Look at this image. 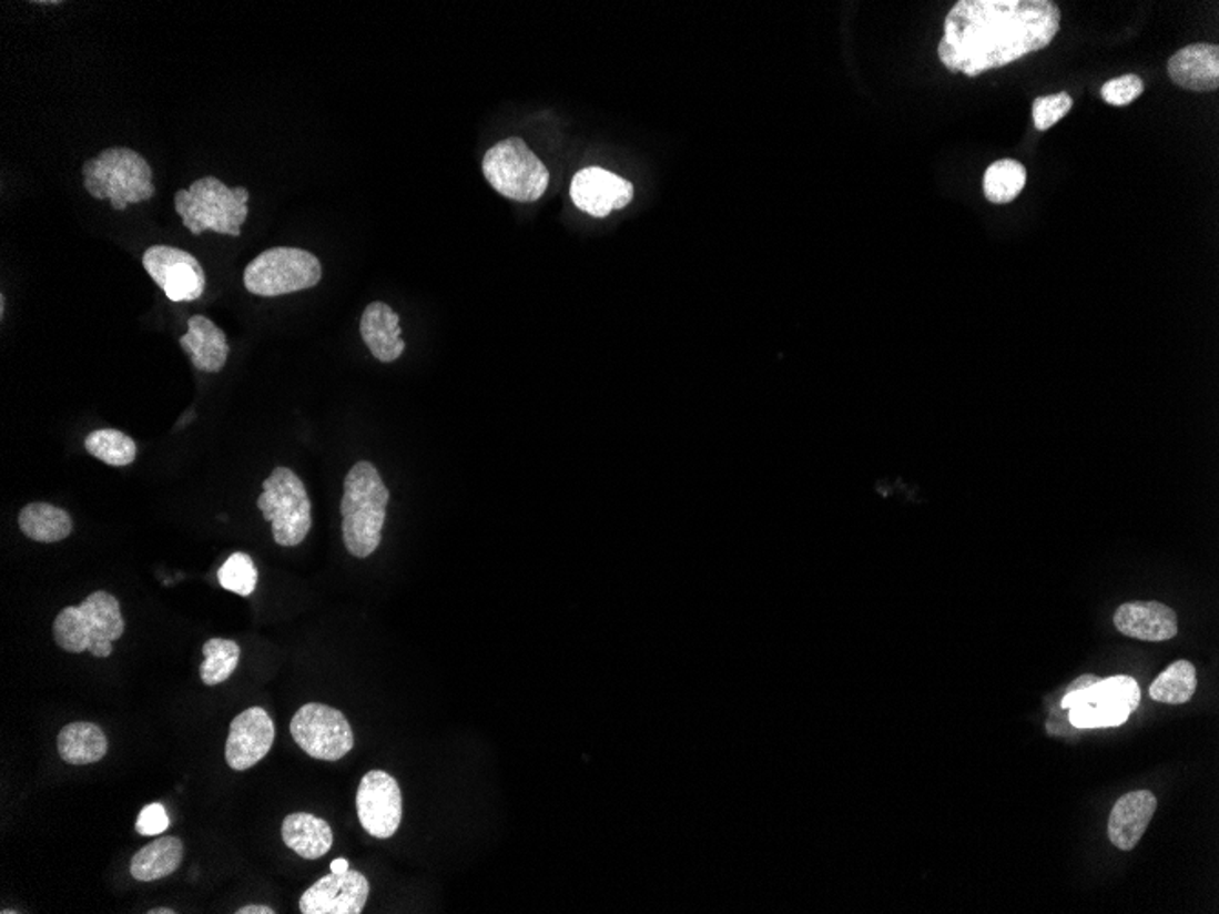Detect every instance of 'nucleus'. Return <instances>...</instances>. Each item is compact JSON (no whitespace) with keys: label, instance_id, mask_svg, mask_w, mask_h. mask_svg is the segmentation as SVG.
Instances as JSON below:
<instances>
[{"label":"nucleus","instance_id":"1","mask_svg":"<svg viewBox=\"0 0 1219 914\" xmlns=\"http://www.w3.org/2000/svg\"><path fill=\"white\" fill-rule=\"evenodd\" d=\"M1059 28L1052 0H961L944 21L938 57L949 72L977 78L1039 52Z\"/></svg>","mask_w":1219,"mask_h":914},{"label":"nucleus","instance_id":"2","mask_svg":"<svg viewBox=\"0 0 1219 914\" xmlns=\"http://www.w3.org/2000/svg\"><path fill=\"white\" fill-rule=\"evenodd\" d=\"M392 495L375 464L360 460L345 475L342 537L353 557L367 559L378 550Z\"/></svg>","mask_w":1219,"mask_h":914},{"label":"nucleus","instance_id":"3","mask_svg":"<svg viewBox=\"0 0 1219 914\" xmlns=\"http://www.w3.org/2000/svg\"><path fill=\"white\" fill-rule=\"evenodd\" d=\"M121 605L109 591L90 593L79 607L61 610L53 621V639L68 653L90 652L93 658H110L114 642L123 638Z\"/></svg>","mask_w":1219,"mask_h":914},{"label":"nucleus","instance_id":"4","mask_svg":"<svg viewBox=\"0 0 1219 914\" xmlns=\"http://www.w3.org/2000/svg\"><path fill=\"white\" fill-rule=\"evenodd\" d=\"M256 504L263 519L273 525L276 545L294 548L307 539L313 528V504L305 484L293 469H274L263 480V494Z\"/></svg>","mask_w":1219,"mask_h":914},{"label":"nucleus","instance_id":"5","mask_svg":"<svg viewBox=\"0 0 1219 914\" xmlns=\"http://www.w3.org/2000/svg\"><path fill=\"white\" fill-rule=\"evenodd\" d=\"M484 177L508 200L534 203L550 185V172L520 138L502 139L486 152Z\"/></svg>","mask_w":1219,"mask_h":914},{"label":"nucleus","instance_id":"6","mask_svg":"<svg viewBox=\"0 0 1219 914\" xmlns=\"http://www.w3.org/2000/svg\"><path fill=\"white\" fill-rule=\"evenodd\" d=\"M322 263L304 248L274 247L254 257L243 273L248 293L262 298H278L299 293L322 282Z\"/></svg>","mask_w":1219,"mask_h":914},{"label":"nucleus","instance_id":"7","mask_svg":"<svg viewBox=\"0 0 1219 914\" xmlns=\"http://www.w3.org/2000/svg\"><path fill=\"white\" fill-rule=\"evenodd\" d=\"M1139 684L1128 676L1099 679L1097 683L1066 692L1060 707L1070 710V723L1077 729H1103L1127 723L1139 707Z\"/></svg>","mask_w":1219,"mask_h":914},{"label":"nucleus","instance_id":"8","mask_svg":"<svg viewBox=\"0 0 1219 914\" xmlns=\"http://www.w3.org/2000/svg\"><path fill=\"white\" fill-rule=\"evenodd\" d=\"M291 735L305 754L319 761H341L355 747V734L341 710L307 703L294 714Z\"/></svg>","mask_w":1219,"mask_h":914},{"label":"nucleus","instance_id":"9","mask_svg":"<svg viewBox=\"0 0 1219 914\" xmlns=\"http://www.w3.org/2000/svg\"><path fill=\"white\" fill-rule=\"evenodd\" d=\"M143 267L171 302H194L205 293V271L189 252L154 245L144 252Z\"/></svg>","mask_w":1219,"mask_h":914},{"label":"nucleus","instance_id":"10","mask_svg":"<svg viewBox=\"0 0 1219 914\" xmlns=\"http://www.w3.org/2000/svg\"><path fill=\"white\" fill-rule=\"evenodd\" d=\"M356 812L369 836L387 840L402 823V791L398 781L384 771H370L362 778L356 792Z\"/></svg>","mask_w":1219,"mask_h":914},{"label":"nucleus","instance_id":"11","mask_svg":"<svg viewBox=\"0 0 1219 914\" xmlns=\"http://www.w3.org/2000/svg\"><path fill=\"white\" fill-rule=\"evenodd\" d=\"M369 882L364 874L349 869L347 873H331L311 885L299 898L302 914H360L369 898Z\"/></svg>","mask_w":1219,"mask_h":914},{"label":"nucleus","instance_id":"12","mask_svg":"<svg viewBox=\"0 0 1219 914\" xmlns=\"http://www.w3.org/2000/svg\"><path fill=\"white\" fill-rule=\"evenodd\" d=\"M276 740L274 721L267 710L253 707L236 715L228 729L225 760L232 771L253 769L273 749Z\"/></svg>","mask_w":1219,"mask_h":914},{"label":"nucleus","instance_id":"13","mask_svg":"<svg viewBox=\"0 0 1219 914\" xmlns=\"http://www.w3.org/2000/svg\"><path fill=\"white\" fill-rule=\"evenodd\" d=\"M570 195L579 211L593 217H607L610 212L630 205L633 185L610 170L588 166L573 175Z\"/></svg>","mask_w":1219,"mask_h":914},{"label":"nucleus","instance_id":"14","mask_svg":"<svg viewBox=\"0 0 1219 914\" xmlns=\"http://www.w3.org/2000/svg\"><path fill=\"white\" fill-rule=\"evenodd\" d=\"M1117 632L1139 641L1161 642L1176 638L1178 616L1161 602H1127L1114 616Z\"/></svg>","mask_w":1219,"mask_h":914},{"label":"nucleus","instance_id":"15","mask_svg":"<svg viewBox=\"0 0 1219 914\" xmlns=\"http://www.w3.org/2000/svg\"><path fill=\"white\" fill-rule=\"evenodd\" d=\"M1158 809V800L1150 791H1137L1125 794L1111 809L1108 820V837L1117 849L1125 853L1134 851L1141 842Z\"/></svg>","mask_w":1219,"mask_h":914},{"label":"nucleus","instance_id":"16","mask_svg":"<svg viewBox=\"0 0 1219 914\" xmlns=\"http://www.w3.org/2000/svg\"><path fill=\"white\" fill-rule=\"evenodd\" d=\"M1167 70L1172 83L1185 90L1215 92L1219 87V48L1190 44L1170 57Z\"/></svg>","mask_w":1219,"mask_h":914},{"label":"nucleus","instance_id":"17","mask_svg":"<svg viewBox=\"0 0 1219 914\" xmlns=\"http://www.w3.org/2000/svg\"><path fill=\"white\" fill-rule=\"evenodd\" d=\"M360 334L370 355L384 364L397 362L406 351V339L402 338L400 318L387 304L373 302L362 314Z\"/></svg>","mask_w":1219,"mask_h":914},{"label":"nucleus","instance_id":"18","mask_svg":"<svg viewBox=\"0 0 1219 914\" xmlns=\"http://www.w3.org/2000/svg\"><path fill=\"white\" fill-rule=\"evenodd\" d=\"M282 840L293 853L305 860L322 859L335 843L329 823L309 812L288 814L282 823Z\"/></svg>","mask_w":1219,"mask_h":914},{"label":"nucleus","instance_id":"19","mask_svg":"<svg viewBox=\"0 0 1219 914\" xmlns=\"http://www.w3.org/2000/svg\"><path fill=\"white\" fill-rule=\"evenodd\" d=\"M183 854H185V847L180 837H155L154 842L144 845L134 854V859L130 862V874L138 882H158L172 876L180 869Z\"/></svg>","mask_w":1219,"mask_h":914},{"label":"nucleus","instance_id":"20","mask_svg":"<svg viewBox=\"0 0 1219 914\" xmlns=\"http://www.w3.org/2000/svg\"><path fill=\"white\" fill-rule=\"evenodd\" d=\"M58 750L68 765H92L109 752V740L98 724L78 721L67 724L59 732Z\"/></svg>","mask_w":1219,"mask_h":914},{"label":"nucleus","instance_id":"21","mask_svg":"<svg viewBox=\"0 0 1219 914\" xmlns=\"http://www.w3.org/2000/svg\"><path fill=\"white\" fill-rule=\"evenodd\" d=\"M19 528L28 539L53 545L72 535L73 520L67 509L48 502H31L19 514Z\"/></svg>","mask_w":1219,"mask_h":914},{"label":"nucleus","instance_id":"22","mask_svg":"<svg viewBox=\"0 0 1219 914\" xmlns=\"http://www.w3.org/2000/svg\"><path fill=\"white\" fill-rule=\"evenodd\" d=\"M1198 689L1196 668L1189 661H1176L1150 684V698L1158 703H1189Z\"/></svg>","mask_w":1219,"mask_h":914},{"label":"nucleus","instance_id":"23","mask_svg":"<svg viewBox=\"0 0 1219 914\" xmlns=\"http://www.w3.org/2000/svg\"><path fill=\"white\" fill-rule=\"evenodd\" d=\"M84 449L112 468L130 466L138 457L134 440L119 429H95L84 438Z\"/></svg>","mask_w":1219,"mask_h":914},{"label":"nucleus","instance_id":"24","mask_svg":"<svg viewBox=\"0 0 1219 914\" xmlns=\"http://www.w3.org/2000/svg\"><path fill=\"white\" fill-rule=\"evenodd\" d=\"M205 661L200 667V678L206 687H216L231 678L242 658V648L232 639H209L203 644Z\"/></svg>","mask_w":1219,"mask_h":914},{"label":"nucleus","instance_id":"25","mask_svg":"<svg viewBox=\"0 0 1219 914\" xmlns=\"http://www.w3.org/2000/svg\"><path fill=\"white\" fill-rule=\"evenodd\" d=\"M1026 185V169L1019 161L1000 160L988 166L984 174V195L989 203L1006 205L1023 192Z\"/></svg>","mask_w":1219,"mask_h":914},{"label":"nucleus","instance_id":"26","mask_svg":"<svg viewBox=\"0 0 1219 914\" xmlns=\"http://www.w3.org/2000/svg\"><path fill=\"white\" fill-rule=\"evenodd\" d=\"M256 565H254L253 557L243 551H236L232 554L222 568L217 570V581L222 585L223 590L232 591L237 596L248 597L253 596L257 586Z\"/></svg>","mask_w":1219,"mask_h":914},{"label":"nucleus","instance_id":"27","mask_svg":"<svg viewBox=\"0 0 1219 914\" xmlns=\"http://www.w3.org/2000/svg\"><path fill=\"white\" fill-rule=\"evenodd\" d=\"M1071 106H1074V99L1065 92L1035 99L1032 104L1035 129L1040 132L1052 129L1065 118L1066 113L1070 112Z\"/></svg>","mask_w":1219,"mask_h":914},{"label":"nucleus","instance_id":"28","mask_svg":"<svg viewBox=\"0 0 1219 914\" xmlns=\"http://www.w3.org/2000/svg\"><path fill=\"white\" fill-rule=\"evenodd\" d=\"M1142 88V81L1137 75H1123L1101 88V98L1111 106H1128L1141 95Z\"/></svg>","mask_w":1219,"mask_h":914},{"label":"nucleus","instance_id":"29","mask_svg":"<svg viewBox=\"0 0 1219 914\" xmlns=\"http://www.w3.org/2000/svg\"><path fill=\"white\" fill-rule=\"evenodd\" d=\"M169 827H171V817L161 803H150L144 806L135 822V831L141 836H160Z\"/></svg>","mask_w":1219,"mask_h":914},{"label":"nucleus","instance_id":"30","mask_svg":"<svg viewBox=\"0 0 1219 914\" xmlns=\"http://www.w3.org/2000/svg\"><path fill=\"white\" fill-rule=\"evenodd\" d=\"M1097 681H1099V678H1097V676L1086 673V676H1080V678H1077L1076 681H1074V683H1071L1070 687L1066 689V692H1077V690L1086 689V687H1090V684L1097 683Z\"/></svg>","mask_w":1219,"mask_h":914},{"label":"nucleus","instance_id":"31","mask_svg":"<svg viewBox=\"0 0 1219 914\" xmlns=\"http://www.w3.org/2000/svg\"><path fill=\"white\" fill-rule=\"evenodd\" d=\"M99 160L104 161V163H106V165L114 166V169H115V166H118L119 161L123 160V158H121V149H106V150H103V152H101V154H99Z\"/></svg>","mask_w":1219,"mask_h":914},{"label":"nucleus","instance_id":"32","mask_svg":"<svg viewBox=\"0 0 1219 914\" xmlns=\"http://www.w3.org/2000/svg\"><path fill=\"white\" fill-rule=\"evenodd\" d=\"M84 189L90 192V195H92L93 200H109L103 191H99L98 183H95V180H93V177H84Z\"/></svg>","mask_w":1219,"mask_h":914},{"label":"nucleus","instance_id":"33","mask_svg":"<svg viewBox=\"0 0 1219 914\" xmlns=\"http://www.w3.org/2000/svg\"><path fill=\"white\" fill-rule=\"evenodd\" d=\"M274 913H276V911H274L273 907H267V905H245V907H240V910L236 911V914H274Z\"/></svg>","mask_w":1219,"mask_h":914},{"label":"nucleus","instance_id":"34","mask_svg":"<svg viewBox=\"0 0 1219 914\" xmlns=\"http://www.w3.org/2000/svg\"><path fill=\"white\" fill-rule=\"evenodd\" d=\"M349 871V862L345 859H336L331 863V873L344 874Z\"/></svg>","mask_w":1219,"mask_h":914},{"label":"nucleus","instance_id":"35","mask_svg":"<svg viewBox=\"0 0 1219 914\" xmlns=\"http://www.w3.org/2000/svg\"><path fill=\"white\" fill-rule=\"evenodd\" d=\"M110 203H112V209H114V211L123 212L126 211V206H129V203L124 201L123 192H118V194L112 195V197H110Z\"/></svg>","mask_w":1219,"mask_h":914},{"label":"nucleus","instance_id":"36","mask_svg":"<svg viewBox=\"0 0 1219 914\" xmlns=\"http://www.w3.org/2000/svg\"><path fill=\"white\" fill-rule=\"evenodd\" d=\"M189 192L196 195V197H201V200H203V195H205L206 192L205 177H203V180L194 181V183L189 186Z\"/></svg>","mask_w":1219,"mask_h":914},{"label":"nucleus","instance_id":"37","mask_svg":"<svg viewBox=\"0 0 1219 914\" xmlns=\"http://www.w3.org/2000/svg\"><path fill=\"white\" fill-rule=\"evenodd\" d=\"M232 194L236 195L237 201H240V205H247L248 197H251V195H248L247 189H243V186H236V189H232Z\"/></svg>","mask_w":1219,"mask_h":914},{"label":"nucleus","instance_id":"38","mask_svg":"<svg viewBox=\"0 0 1219 914\" xmlns=\"http://www.w3.org/2000/svg\"><path fill=\"white\" fill-rule=\"evenodd\" d=\"M98 165H99V158H93V160H88L87 163H84V165H83V175H84V177H92L93 172H95V169H98Z\"/></svg>","mask_w":1219,"mask_h":914},{"label":"nucleus","instance_id":"39","mask_svg":"<svg viewBox=\"0 0 1219 914\" xmlns=\"http://www.w3.org/2000/svg\"><path fill=\"white\" fill-rule=\"evenodd\" d=\"M138 165L143 170V180L152 181V169H150L149 161L144 160V158H140V160H138Z\"/></svg>","mask_w":1219,"mask_h":914},{"label":"nucleus","instance_id":"40","mask_svg":"<svg viewBox=\"0 0 1219 914\" xmlns=\"http://www.w3.org/2000/svg\"><path fill=\"white\" fill-rule=\"evenodd\" d=\"M123 197H124V201H126V203H129V205H135V203H141V201H143V197H141L140 192H123Z\"/></svg>","mask_w":1219,"mask_h":914},{"label":"nucleus","instance_id":"41","mask_svg":"<svg viewBox=\"0 0 1219 914\" xmlns=\"http://www.w3.org/2000/svg\"><path fill=\"white\" fill-rule=\"evenodd\" d=\"M175 194L181 195V200H183V203H185L186 206L194 205V200H196V195L191 194V192L177 191L175 192Z\"/></svg>","mask_w":1219,"mask_h":914},{"label":"nucleus","instance_id":"42","mask_svg":"<svg viewBox=\"0 0 1219 914\" xmlns=\"http://www.w3.org/2000/svg\"><path fill=\"white\" fill-rule=\"evenodd\" d=\"M205 185L206 189H211V191H220L223 186V181L217 180V177H205Z\"/></svg>","mask_w":1219,"mask_h":914},{"label":"nucleus","instance_id":"43","mask_svg":"<svg viewBox=\"0 0 1219 914\" xmlns=\"http://www.w3.org/2000/svg\"><path fill=\"white\" fill-rule=\"evenodd\" d=\"M121 158H124V160H134V161H138V160H140L141 155H140V154H138V152H135V150H132V149H121Z\"/></svg>","mask_w":1219,"mask_h":914},{"label":"nucleus","instance_id":"44","mask_svg":"<svg viewBox=\"0 0 1219 914\" xmlns=\"http://www.w3.org/2000/svg\"><path fill=\"white\" fill-rule=\"evenodd\" d=\"M186 228H189V231H191L194 236H200V234H203V232H205V226L201 225V223L197 222H192L191 225L186 226Z\"/></svg>","mask_w":1219,"mask_h":914},{"label":"nucleus","instance_id":"45","mask_svg":"<svg viewBox=\"0 0 1219 914\" xmlns=\"http://www.w3.org/2000/svg\"><path fill=\"white\" fill-rule=\"evenodd\" d=\"M130 175H132V177H141V180H143V170H141V166L138 165V161H135V165L132 166V170H130Z\"/></svg>","mask_w":1219,"mask_h":914},{"label":"nucleus","instance_id":"46","mask_svg":"<svg viewBox=\"0 0 1219 914\" xmlns=\"http://www.w3.org/2000/svg\"><path fill=\"white\" fill-rule=\"evenodd\" d=\"M149 914H175V911L169 910V907H158V910H150Z\"/></svg>","mask_w":1219,"mask_h":914}]
</instances>
